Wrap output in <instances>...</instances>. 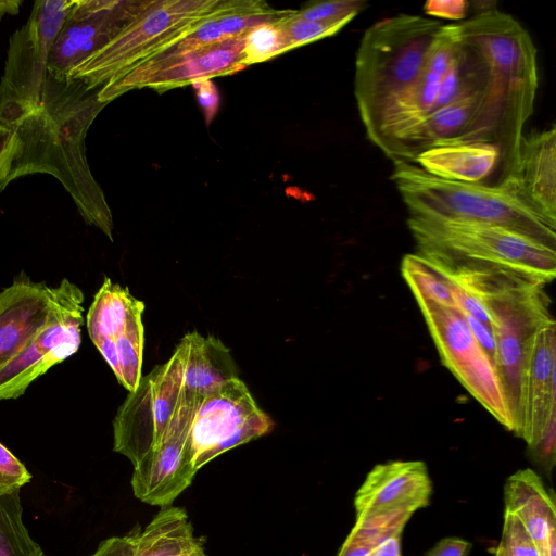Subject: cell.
<instances>
[{
	"instance_id": "cell-10",
	"label": "cell",
	"mask_w": 556,
	"mask_h": 556,
	"mask_svg": "<svg viewBox=\"0 0 556 556\" xmlns=\"http://www.w3.org/2000/svg\"><path fill=\"white\" fill-rule=\"evenodd\" d=\"M273 420L256 405L247 386L233 378L198 406L188 431V448L199 470L218 455L270 432Z\"/></svg>"
},
{
	"instance_id": "cell-14",
	"label": "cell",
	"mask_w": 556,
	"mask_h": 556,
	"mask_svg": "<svg viewBox=\"0 0 556 556\" xmlns=\"http://www.w3.org/2000/svg\"><path fill=\"white\" fill-rule=\"evenodd\" d=\"M199 405L187 400L161 443L134 466L131 488L141 502L163 508L170 506L191 484L198 470L187 438Z\"/></svg>"
},
{
	"instance_id": "cell-3",
	"label": "cell",
	"mask_w": 556,
	"mask_h": 556,
	"mask_svg": "<svg viewBox=\"0 0 556 556\" xmlns=\"http://www.w3.org/2000/svg\"><path fill=\"white\" fill-rule=\"evenodd\" d=\"M443 24L401 13L364 33L355 59L354 96L366 134L420 76Z\"/></svg>"
},
{
	"instance_id": "cell-1",
	"label": "cell",
	"mask_w": 556,
	"mask_h": 556,
	"mask_svg": "<svg viewBox=\"0 0 556 556\" xmlns=\"http://www.w3.org/2000/svg\"><path fill=\"white\" fill-rule=\"evenodd\" d=\"M462 39L489 68L488 108L502 155V178L516 164L522 130L539 88L538 51L527 29L511 15L490 8L457 23Z\"/></svg>"
},
{
	"instance_id": "cell-27",
	"label": "cell",
	"mask_w": 556,
	"mask_h": 556,
	"mask_svg": "<svg viewBox=\"0 0 556 556\" xmlns=\"http://www.w3.org/2000/svg\"><path fill=\"white\" fill-rule=\"evenodd\" d=\"M401 270L416 300L456 307L452 294V279L434 263L418 253L406 254L402 260Z\"/></svg>"
},
{
	"instance_id": "cell-19",
	"label": "cell",
	"mask_w": 556,
	"mask_h": 556,
	"mask_svg": "<svg viewBox=\"0 0 556 556\" xmlns=\"http://www.w3.org/2000/svg\"><path fill=\"white\" fill-rule=\"evenodd\" d=\"M55 290L43 282L17 280L0 292V367L47 321Z\"/></svg>"
},
{
	"instance_id": "cell-30",
	"label": "cell",
	"mask_w": 556,
	"mask_h": 556,
	"mask_svg": "<svg viewBox=\"0 0 556 556\" xmlns=\"http://www.w3.org/2000/svg\"><path fill=\"white\" fill-rule=\"evenodd\" d=\"M24 175H29L24 141L15 129L0 125V190Z\"/></svg>"
},
{
	"instance_id": "cell-21",
	"label": "cell",
	"mask_w": 556,
	"mask_h": 556,
	"mask_svg": "<svg viewBox=\"0 0 556 556\" xmlns=\"http://www.w3.org/2000/svg\"><path fill=\"white\" fill-rule=\"evenodd\" d=\"M182 355V381L187 399L200 404L223 383L238 378L230 350L218 339L193 331L178 344Z\"/></svg>"
},
{
	"instance_id": "cell-34",
	"label": "cell",
	"mask_w": 556,
	"mask_h": 556,
	"mask_svg": "<svg viewBox=\"0 0 556 556\" xmlns=\"http://www.w3.org/2000/svg\"><path fill=\"white\" fill-rule=\"evenodd\" d=\"M30 479L26 467L0 443V493L21 490Z\"/></svg>"
},
{
	"instance_id": "cell-38",
	"label": "cell",
	"mask_w": 556,
	"mask_h": 556,
	"mask_svg": "<svg viewBox=\"0 0 556 556\" xmlns=\"http://www.w3.org/2000/svg\"><path fill=\"white\" fill-rule=\"evenodd\" d=\"M471 548V543L468 541L448 536L441 539L426 556H467Z\"/></svg>"
},
{
	"instance_id": "cell-18",
	"label": "cell",
	"mask_w": 556,
	"mask_h": 556,
	"mask_svg": "<svg viewBox=\"0 0 556 556\" xmlns=\"http://www.w3.org/2000/svg\"><path fill=\"white\" fill-rule=\"evenodd\" d=\"M508 178L534 210L556 222L555 124L522 134L516 164Z\"/></svg>"
},
{
	"instance_id": "cell-6",
	"label": "cell",
	"mask_w": 556,
	"mask_h": 556,
	"mask_svg": "<svg viewBox=\"0 0 556 556\" xmlns=\"http://www.w3.org/2000/svg\"><path fill=\"white\" fill-rule=\"evenodd\" d=\"M74 1H36L26 24L11 36L0 81V125L17 123L43 102L50 49Z\"/></svg>"
},
{
	"instance_id": "cell-26",
	"label": "cell",
	"mask_w": 556,
	"mask_h": 556,
	"mask_svg": "<svg viewBox=\"0 0 556 556\" xmlns=\"http://www.w3.org/2000/svg\"><path fill=\"white\" fill-rule=\"evenodd\" d=\"M412 515L408 510H397L356 518L337 556H370L384 539L402 533Z\"/></svg>"
},
{
	"instance_id": "cell-25",
	"label": "cell",
	"mask_w": 556,
	"mask_h": 556,
	"mask_svg": "<svg viewBox=\"0 0 556 556\" xmlns=\"http://www.w3.org/2000/svg\"><path fill=\"white\" fill-rule=\"evenodd\" d=\"M141 318L135 319L113 342L99 351L129 392L138 388L142 378L144 329Z\"/></svg>"
},
{
	"instance_id": "cell-36",
	"label": "cell",
	"mask_w": 556,
	"mask_h": 556,
	"mask_svg": "<svg viewBox=\"0 0 556 556\" xmlns=\"http://www.w3.org/2000/svg\"><path fill=\"white\" fill-rule=\"evenodd\" d=\"M464 318L480 348L484 351L490 362L495 367L496 363V340L491 325L479 321L478 319L464 315ZM496 370V369H495Z\"/></svg>"
},
{
	"instance_id": "cell-22",
	"label": "cell",
	"mask_w": 556,
	"mask_h": 556,
	"mask_svg": "<svg viewBox=\"0 0 556 556\" xmlns=\"http://www.w3.org/2000/svg\"><path fill=\"white\" fill-rule=\"evenodd\" d=\"M427 173L451 181L488 184L498 170L502 182V155L490 142L439 146L421 152L414 161Z\"/></svg>"
},
{
	"instance_id": "cell-29",
	"label": "cell",
	"mask_w": 556,
	"mask_h": 556,
	"mask_svg": "<svg viewBox=\"0 0 556 556\" xmlns=\"http://www.w3.org/2000/svg\"><path fill=\"white\" fill-rule=\"evenodd\" d=\"M279 22L261 24L245 33L244 54L249 65L291 49Z\"/></svg>"
},
{
	"instance_id": "cell-32",
	"label": "cell",
	"mask_w": 556,
	"mask_h": 556,
	"mask_svg": "<svg viewBox=\"0 0 556 556\" xmlns=\"http://www.w3.org/2000/svg\"><path fill=\"white\" fill-rule=\"evenodd\" d=\"M279 24L291 49L332 36L344 27L342 24L307 21L298 16L296 11L281 18Z\"/></svg>"
},
{
	"instance_id": "cell-31",
	"label": "cell",
	"mask_w": 556,
	"mask_h": 556,
	"mask_svg": "<svg viewBox=\"0 0 556 556\" xmlns=\"http://www.w3.org/2000/svg\"><path fill=\"white\" fill-rule=\"evenodd\" d=\"M366 7L362 0H334L308 4L296 11L298 16L313 22L342 24L346 26Z\"/></svg>"
},
{
	"instance_id": "cell-2",
	"label": "cell",
	"mask_w": 556,
	"mask_h": 556,
	"mask_svg": "<svg viewBox=\"0 0 556 556\" xmlns=\"http://www.w3.org/2000/svg\"><path fill=\"white\" fill-rule=\"evenodd\" d=\"M391 179L408 215L500 226L556 248V222L534 210L508 177L497 185L457 182L396 161Z\"/></svg>"
},
{
	"instance_id": "cell-15",
	"label": "cell",
	"mask_w": 556,
	"mask_h": 556,
	"mask_svg": "<svg viewBox=\"0 0 556 556\" xmlns=\"http://www.w3.org/2000/svg\"><path fill=\"white\" fill-rule=\"evenodd\" d=\"M460 43L458 25H443L414 86L383 113L376 127L367 135L374 144L381 149L435 110L443 83Z\"/></svg>"
},
{
	"instance_id": "cell-5",
	"label": "cell",
	"mask_w": 556,
	"mask_h": 556,
	"mask_svg": "<svg viewBox=\"0 0 556 556\" xmlns=\"http://www.w3.org/2000/svg\"><path fill=\"white\" fill-rule=\"evenodd\" d=\"M229 1H147L137 16L105 47L71 74L88 90H99L126 70L153 56L195 22L224 9Z\"/></svg>"
},
{
	"instance_id": "cell-33",
	"label": "cell",
	"mask_w": 556,
	"mask_h": 556,
	"mask_svg": "<svg viewBox=\"0 0 556 556\" xmlns=\"http://www.w3.org/2000/svg\"><path fill=\"white\" fill-rule=\"evenodd\" d=\"M498 544L507 556H541L519 519L507 511L504 513L502 540Z\"/></svg>"
},
{
	"instance_id": "cell-4",
	"label": "cell",
	"mask_w": 556,
	"mask_h": 556,
	"mask_svg": "<svg viewBox=\"0 0 556 556\" xmlns=\"http://www.w3.org/2000/svg\"><path fill=\"white\" fill-rule=\"evenodd\" d=\"M418 254L445 271L506 270L542 285L556 274V251L513 230L481 223L408 215Z\"/></svg>"
},
{
	"instance_id": "cell-9",
	"label": "cell",
	"mask_w": 556,
	"mask_h": 556,
	"mask_svg": "<svg viewBox=\"0 0 556 556\" xmlns=\"http://www.w3.org/2000/svg\"><path fill=\"white\" fill-rule=\"evenodd\" d=\"M416 301L442 364L500 424L514 431L495 367L473 338L463 314L456 307Z\"/></svg>"
},
{
	"instance_id": "cell-8",
	"label": "cell",
	"mask_w": 556,
	"mask_h": 556,
	"mask_svg": "<svg viewBox=\"0 0 556 556\" xmlns=\"http://www.w3.org/2000/svg\"><path fill=\"white\" fill-rule=\"evenodd\" d=\"M187 401L182 355L177 345L172 357L142 377L118 408L113 421L114 451L135 466L161 443Z\"/></svg>"
},
{
	"instance_id": "cell-17",
	"label": "cell",
	"mask_w": 556,
	"mask_h": 556,
	"mask_svg": "<svg viewBox=\"0 0 556 556\" xmlns=\"http://www.w3.org/2000/svg\"><path fill=\"white\" fill-rule=\"evenodd\" d=\"M555 321L536 332L527 366L517 435L532 450L556 421Z\"/></svg>"
},
{
	"instance_id": "cell-39",
	"label": "cell",
	"mask_w": 556,
	"mask_h": 556,
	"mask_svg": "<svg viewBox=\"0 0 556 556\" xmlns=\"http://www.w3.org/2000/svg\"><path fill=\"white\" fill-rule=\"evenodd\" d=\"M401 534L396 533L380 542L370 556H401Z\"/></svg>"
},
{
	"instance_id": "cell-42",
	"label": "cell",
	"mask_w": 556,
	"mask_h": 556,
	"mask_svg": "<svg viewBox=\"0 0 556 556\" xmlns=\"http://www.w3.org/2000/svg\"><path fill=\"white\" fill-rule=\"evenodd\" d=\"M494 556H507L500 544L494 548Z\"/></svg>"
},
{
	"instance_id": "cell-28",
	"label": "cell",
	"mask_w": 556,
	"mask_h": 556,
	"mask_svg": "<svg viewBox=\"0 0 556 556\" xmlns=\"http://www.w3.org/2000/svg\"><path fill=\"white\" fill-rule=\"evenodd\" d=\"M0 556H45L23 521L20 490L0 493Z\"/></svg>"
},
{
	"instance_id": "cell-23",
	"label": "cell",
	"mask_w": 556,
	"mask_h": 556,
	"mask_svg": "<svg viewBox=\"0 0 556 556\" xmlns=\"http://www.w3.org/2000/svg\"><path fill=\"white\" fill-rule=\"evenodd\" d=\"M144 303L105 278L87 314L89 336L100 351L113 342L137 318L142 317Z\"/></svg>"
},
{
	"instance_id": "cell-16",
	"label": "cell",
	"mask_w": 556,
	"mask_h": 556,
	"mask_svg": "<svg viewBox=\"0 0 556 556\" xmlns=\"http://www.w3.org/2000/svg\"><path fill=\"white\" fill-rule=\"evenodd\" d=\"M432 493L427 466L420 460H392L376 465L354 498L356 518L426 507Z\"/></svg>"
},
{
	"instance_id": "cell-7",
	"label": "cell",
	"mask_w": 556,
	"mask_h": 556,
	"mask_svg": "<svg viewBox=\"0 0 556 556\" xmlns=\"http://www.w3.org/2000/svg\"><path fill=\"white\" fill-rule=\"evenodd\" d=\"M496 340L495 369L517 434L527 366L538 330L554 320L544 286L533 285L480 298Z\"/></svg>"
},
{
	"instance_id": "cell-20",
	"label": "cell",
	"mask_w": 556,
	"mask_h": 556,
	"mask_svg": "<svg viewBox=\"0 0 556 556\" xmlns=\"http://www.w3.org/2000/svg\"><path fill=\"white\" fill-rule=\"evenodd\" d=\"M505 511L522 523L541 556H556V510L541 478L531 469L511 475L504 486Z\"/></svg>"
},
{
	"instance_id": "cell-24",
	"label": "cell",
	"mask_w": 556,
	"mask_h": 556,
	"mask_svg": "<svg viewBox=\"0 0 556 556\" xmlns=\"http://www.w3.org/2000/svg\"><path fill=\"white\" fill-rule=\"evenodd\" d=\"M132 536L135 556H184L201 540L195 538L187 511L175 506L164 507Z\"/></svg>"
},
{
	"instance_id": "cell-35",
	"label": "cell",
	"mask_w": 556,
	"mask_h": 556,
	"mask_svg": "<svg viewBox=\"0 0 556 556\" xmlns=\"http://www.w3.org/2000/svg\"><path fill=\"white\" fill-rule=\"evenodd\" d=\"M469 2L465 0H430L424 5L427 15L447 20H464Z\"/></svg>"
},
{
	"instance_id": "cell-37",
	"label": "cell",
	"mask_w": 556,
	"mask_h": 556,
	"mask_svg": "<svg viewBox=\"0 0 556 556\" xmlns=\"http://www.w3.org/2000/svg\"><path fill=\"white\" fill-rule=\"evenodd\" d=\"M192 85L194 87L198 101L204 111L205 121L210 124L215 116L219 104L217 89L211 79L198 80L192 83Z\"/></svg>"
},
{
	"instance_id": "cell-11",
	"label": "cell",
	"mask_w": 556,
	"mask_h": 556,
	"mask_svg": "<svg viewBox=\"0 0 556 556\" xmlns=\"http://www.w3.org/2000/svg\"><path fill=\"white\" fill-rule=\"evenodd\" d=\"M54 290L47 321L0 367V401L21 396L34 380L73 355L80 345L84 294L67 279Z\"/></svg>"
},
{
	"instance_id": "cell-41",
	"label": "cell",
	"mask_w": 556,
	"mask_h": 556,
	"mask_svg": "<svg viewBox=\"0 0 556 556\" xmlns=\"http://www.w3.org/2000/svg\"><path fill=\"white\" fill-rule=\"evenodd\" d=\"M184 556H206L203 547V542L200 540L189 552Z\"/></svg>"
},
{
	"instance_id": "cell-40",
	"label": "cell",
	"mask_w": 556,
	"mask_h": 556,
	"mask_svg": "<svg viewBox=\"0 0 556 556\" xmlns=\"http://www.w3.org/2000/svg\"><path fill=\"white\" fill-rule=\"evenodd\" d=\"M22 3V0H0V20L5 14H16Z\"/></svg>"
},
{
	"instance_id": "cell-13",
	"label": "cell",
	"mask_w": 556,
	"mask_h": 556,
	"mask_svg": "<svg viewBox=\"0 0 556 556\" xmlns=\"http://www.w3.org/2000/svg\"><path fill=\"white\" fill-rule=\"evenodd\" d=\"M147 1L75 0L48 59V74L67 83L73 71L113 40Z\"/></svg>"
},
{
	"instance_id": "cell-12",
	"label": "cell",
	"mask_w": 556,
	"mask_h": 556,
	"mask_svg": "<svg viewBox=\"0 0 556 556\" xmlns=\"http://www.w3.org/2000/svg\"><path fill=\"white\" fill-rule=\"evenodd\" d=\"M244 35L178 54L146 60L105 83L98 90V101L108 103L134 88L162 90L239 71L249 65L244 54Z\"/></svg>"
}]
</instances>
